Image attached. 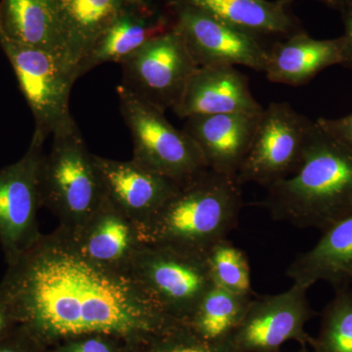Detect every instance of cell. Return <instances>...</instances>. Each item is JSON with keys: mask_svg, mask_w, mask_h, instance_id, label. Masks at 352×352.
<instances>
[{"mask_svg": "<svg viewBox=\"0 0 352 352\" xmlns=\"http://www.w3.org/2000/svg\"><path fill=\"white\" fill-rule=\"evenodd\" d=\"M0 303L14 326L50 351L92 333L134 344L177 321L149 300L129 272L92 263L60 228L8 263Z\"/></svg>", "mask_w": 352, "mask_h": 352, "instance_id": "1", "label": "cell"}, {"mask_svg": "<svg viewBox=\"0 0 352 352\" xmlns=\"http://www.w3.org/2000/svg\"><path fill=\"white\" fill-rule=\"evenodd\" d=\"M266 191L258 206L273 219L323 232L352 214V149L315 120L298 170Z\"/></svg>", "mask_w": 352, "mask_h": 352, "instance_id": "2", "label": "cell"}, {"mask_svg": "<svg viewBox=\"0 0 352 352\" xmlns=\"http://www.w3.org/2000/svg\"><path fill=\"white\" fill-rule=\"evenodd\" d=\"M241 187L235 178L208 170L183 184L138 226L141 241L207 254L237 226L243 208Z\"/></svg>", "mask_w": 352, "mask_h": 352, "instance_id": "3", "label": "cell"}, {"mask_svg": "<svg viewBox=\"0 0 352 352\" xmlns=\"http://www.w3.org/2000/svg\"><path fill=\"white\" fill-rule=\"evenodd\" d=\"M39 168L41 206L59 219L58 228L74 238L103 201V187L94 155L75 120L58 129Z\"/></svg>", "mask_w": 352, "mask_h": 352, "instance_id": "4", "label": "cell"}, {"mask_svg": "<svg viewBox=\"0 0 352 352\" xmlns=\"http://www.w3.org/2000/svg\"><path fill=\"white\" fill-rule=\"evenodd\" d=\"M129 272L164 314L182 322L214 286L206 254L170 245L143 243Z\"/></svg>", "mask_w": 352, "mask_h": 352, "instance_id": "5", "label": "cell"}, {"mask_svg": "<svg viewBox=\"0 0 352 352\" xmlns=\"http://www.w3.org/2000/svg\"><path fill=\"white\" fill-rule=\"evenodd\" d=\"M117 94L133 141L132 161L182 184L210 170L195 141L184 131L176 129L164 112L122 85Z\"/></svg>", "mask_w": 352, "mask_h": 352, "instance_id": "6", "label": "cell"}, {"mask_svg": "<svg viewBox=\"0 0 352 352\" xmlns=\"http://www.w3.org/2000/svg\"><path fill=\"white\" fill-rule=\"evenodd\" d=\"M314 122L287 102L263 109L256 135L236 180L243 186L256 183L268 188L300 168Z\"/></svg>", "mask_w": 352, "mask_h": 352, "instance_id": "7", "label": "cell"}, {"mask_svg": "<svg viewBox=\"0 0 352 352\" xmlns=\"http://www.w3.org/2000/svg\"><path fill=\"white\" fill-rule=\"evenodd\" d=\"M120 65L122 87L164 113L175 110L199 68L175 28L144 44Z\"/></svg>", "mask_w": 352, "mask_h": 352, "instance_id": "8", "label": "cell"}, {"mask_svg": "<svg viewBox=\"0 0 352 352\" xmlns=\"http://www.w3.org/2000/svg\"><path fill=\"white\" fill-rule=\"evenodd\" d=\"M21 91L31 109L36 131L47 138L69 122V95L78 80L59 56L38 48L0 41Z\"/></svg>", "mask_w": 352, "mask_h": 352, "instance_id": "9", "label": "cell"}, {"mask_svg": "<svg viewBox=\"0 0 352 352\" xmlns=\"http://www.w3.org/2000/svg\"><path fill=\"white\" fill-rule=\"evenodd\" d=\"M45 135L34 131L24 157L0 170V243L11 263L36 244L43 234L38 223L39 168Z\"/></svg>", "mask_w": 352, "mask_h": 352, "instance_id": "10", "label": "cell"}, {"mask_svg": "<svg viewBox=\"0 0 352 352\" xmlns=\"http://www.w3.org/2000/svg\"><path fill=\"white\" fill-rule=\"evenodd\" d=\"M175 28L198 67L244 66L264 72L267 47L261 39L222 22L195 6L166 1Z\"/></svg>", "mask_w": 352, "mask_h": 352, "instance_id": "11", "label": "cell"}, {"mask_svg": "<svg viewBox=\"0 0 352 352\" xmlns=\"http://www.w3.org/2000/svg\"><path fill=\"white\" fill-rule=\"evenodd\" d=\"M307 291V287L293 284L277 295L254 296L228 340L234 352H278L289 340L307 346L311 337L305 325L314 316Z\"/></svg>", "mask_w": 352, "mask_h": 352, "instance_id": "12", "label": "cell"}, {"mask_svg": "<svg viewBox=\"0 0 352 352\" xmlns=\"http://www.w3.org/2000/svg\"><path fill=\"white\" fill-rule=\"evenodd\" d=\"M175 28L168 2L126 0L119 13L78 67L82 76L99 65L122 63L150 41Z\"/></svg>", "mask_w": 352, "mask_h": 352, "instance_id": "13", "label": "cell"}, {"mask_svg": "<svg viewBox=\"0 0 352 352\" xmlns=\"http://www.w3.org/2000/svg\"><path fill=\"white\" fill-rule=\"evenodd\" d=\"M106 198L139 226L152 217L183 184L139 166L94 155Z\"/></svg>", "mask_w": 352, "mask_h": 352, "instance_id": "14", "label": "cell"}, {"mask_svg": "<svg viewBox=\"0 0 352 352\" xmlns=\"http://www.w3.org/2000/svg\"><path fill=\"white\" fill-rule=\"evenodd\" d=\"M263 112L193 116L183 131L195 141L210 170L236 179Z\"/></svg>", "mask_w": 352, "mask_h": 352, "instance_id": "15", "label": "cell"}, {"mask_svg": "<svg viewBox=\"0 0 352 352\" xmlns=\"http://www.w3.org/2000/svg\"><path fill=\"white\" fill-rule=\"evenodd\" d=\"M245 74L232 66L199 67L173 112L182 119L201 115L261 113Z\"/></svg>", "mask_w": 352, "mask_h": 352, "instance_id": "16", "label": "cell"}, {"mask_svg": "<svg viewBox=\"0 0 352 352\" xmlns=\"http://www.w3.org/2000/svg\"><path fill=\"white\" fill-rule=\"evenodd\" d=\"M72 239L78 251L92 263L124 272H129L132 259L143 244L135 222L106 196Z\"/></svg>", "mask_w": 352, "mask_h": 352, "instance_id": "17", "label": "cell"}, {"mask_svg": "<svg viewBox=\"0 0 352 352\" xmlns=\"http://www.w3.org/2000/svg\"><path fill=\"white\" fill-rule=\"evenodd\" d=\"M344 53V36L315 39L303 30L267 47L263 73L271 82L302 87L329 67L342 65Z\"/></svg>", "mask_w": 352, "mask_h": 352, "instance_id": "18", "label": "cell"}, {"mask_svg": "<svg viewBox=\"0 0 352 352\" xmlns=\"http://www.w3.org/2000/svg\"><path fill=\"white\" fill-rule=\"evenodd\" d=\"M294 284L309 289L326 281L336 289L349 284L352 275V214L322 232L309 251L298 254L286 272Z\"/></svg>", "mask_w": 352, "mask_h": 352, "instance_id": "19", "label": "cell"}, {"mask_svg": "<svg viewBox=\"0 0 352 352\" xmlns=\"http://www.w3.org/2000/svg\"><path fill=\"white\" fill-rule=\"evenodd\" d=\"M0 41L47 51L63 60L59 0H1Z\"/></svg>", "mask_w": 352, "mask_h": 352, "instance_id": "20", "label": "cell"}, {"mask_svg": "<svg viewBox=\"0 0 352 352\" xmlns=\"http://www.w3.org/2000/svg\"><path fill=\"white\" fill-rule=\"evenodd\" d=\"M195 6L258 39L285 38L303 31L289 7L268 0H166Z\"/></svg>", "mask_w": 352, "mask_h": 352, "instance_id": "21", "label": "cell"}, {"mask_svg": "<svg viewBox=\"0 0 352 352\" xmlns=\"http://www.w3.org/2000/svg\"><path fill=\"white\" fill-rule=\"evenodd\" d=\"M126 0H59L62 58L78 76V67Z\"/></svg>", "mask_w": 352, "mask_h": 352, "instance_id": "22", "label": "cell"}, {"mask_svg": "<svg viewBox=\"0 0 352 352\" xmlns=\"http://www.w3.org/2000/svg\"><path fill=\"white\" fill-rule=\"evenodd\" d=\"M254 298L214 284L184 323L203 340L215 344L227 342L239 327Z\"/></svg>", "mask_w": 352, "mask_h": 352, "instance_id": "23", "label": "cell"}, {"mask_svg": "<svg viewBox=\"0 0 352 352\" xmlns=\"http://www.w3.org/2000/svg\"><path fill=\"white\" fill-rule=\"evenodd\" d=\"M336 291L322 314L318 335L308 344L314 352H352V291L349 284Z\"/></svg>", "mask_w": 352, "mask_h": 352, "instance_id": "24", "label": "cell"}, {"mask_svg": "<svg viewBox=\"0 0 352 352\" xmlns=\"http://www.w3.org/2000/svg\"><path fill=\"white\" fill-rule=\"evenodd\" d=\"M206 256L214 285L238 295L254 296L251 268L244 251L224 239L212 245Z\"/></svg>", "mask_w": 352, "mask_h": 352, "instance_id": "25", "label": "cell"}, {"mask_svg": "<svg viewBox=\"0 0 352 352\" xmlns=\"http://www.w3.org/2000/svg\"><path fill=\"white\" fill-rule=\"evenodd\" d=\"M131 352H234L228 340L210 342L196 335L182 321H173L164 328L132 344Z\"/></svg>", "mask_w": 352, "mask_h": 352, "instance_id": "26", "label": "cell"}, {"mask_svg": "<svg viewBox=\"0 0 352 352\" xmlns=\"http://www.w3.org/2000/svg\"><path fill=\"white\" fill-rule=\"evenodd\" d=\"M132 344L113 336L92 333L62 342L51 352H131Z\"/></svg>", "mask_w": 352, "mask_h": 352, "instance_id": "27", "label": "cell"}, {"mask_svg": "<svg viewBox=\"0 0 352 352\" xmlns=\"http://www.w3.org/2000/svg\"><path fill=\"white\" fill-rule=\"evenodd\" d=\"M0 352H51L32 339L22 329L13 326L0 336Z\"/></svg>", "mask_w": 352, "mask_h": 352, "instance_id": "28", "label": "cell"}, {"mask_svg": "<svg viewBox=\"0 0 352 352\" xmlns=\"http://www.w3.org/2000/svg\"><path fill=\"white\" fill-rule=\"evenodd\" d=\"M316 122L324 131L352 149V113L336 119L319 118Z\"/></svg>", "mask_w": 352, "mask_h": 352, "instance_id": "29", "label": "cell"}, {"mask_svg": "<svg viewBox=\"0 0 352 352\" xmlns=\"http://www.w3.org/2000/svg\"><path fill=\"white\" fill-rule=\"evenodd\" d=\"M339 12L344 24V53L342 65L352 72V0H346Z\"/></svg>", "mask_w": 352, "mask_h": 352, "instance_id": "30", "label": "cell"}, {"mask_svg": "<svg viewBox=\"0 0 352 352\" xmlns=\"http://www.w3.org/2000/svg\"><path fill=\"white\" fill-rule=\"evenodd\" d=\"M278 1L283 4L284 6L291 7L292 4H293L296 0H278ZM316 1L323 3L324 6L330 7V8L335 9V10L340 11L346 0H316Z\"/></svg>", "mask_w": 352, "mask_h": 352, "instance_id": "31", "label": "cell"}, {"mask_svg": "<svg viewBox=\"0 0 352 352\" xmlns=\"http://www.w3.org/2000/svg\"><path fill=\"white\" fill-rule=\"evenodd\" d=\"M13 326L12 321H11L10 317L7 314L6 308L0 303V336L6 333L11 327H13Z\"/></svg>", "mask_w": 352, "mask_h": 352, "instance_id": "32", "label": "cell"}, {"mask_svg": "<svg viewBox=\"0 0 352 352\" xmlns=\"http://www.w3.org/2000/svg\"><path fill=\"white\" fill-rule=\"evenodd\" d=\"M298 352H308L307 346H300V349Z\"/></svg>", "mask_w": 352, "mask_h": 352, "instance_id": "33", "label": "cell"}, {"mask_svg": "<svg viewBox=\"0 0 352 352\" xmlns=\"http://www.w3.org/2000/svg\"><path fill=\"white\" fill-rule=\"evenodd\" d=\"M349 287H351L352 291V275L351 276V279H349Z\"/></svg>", "mask_w": 352, "mask_h": 352, "instance_id": "34", "label": "cell"}, {"mask_svg": "<svg viewBox=\"0 0 352 352\" xmlns=\"http://www.w3.org/2000/svg\"><path fill=\"white\" fill-rule=\"evenodd\" d=\"M161 1H166V0H161Z\"/></svg>", "mask_w": 352, "mask_h": 352, "instance_id": "35", "label": "cell"}]
</instances>
